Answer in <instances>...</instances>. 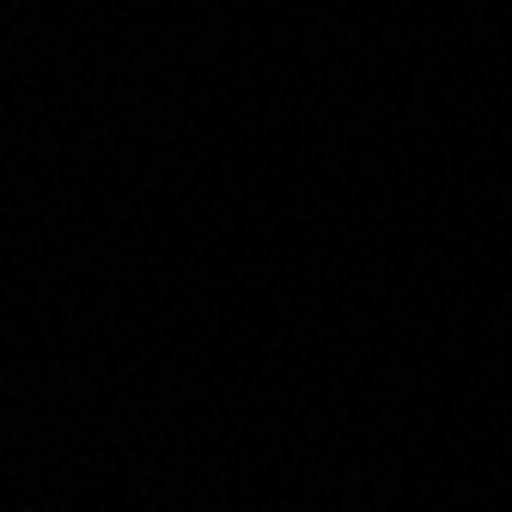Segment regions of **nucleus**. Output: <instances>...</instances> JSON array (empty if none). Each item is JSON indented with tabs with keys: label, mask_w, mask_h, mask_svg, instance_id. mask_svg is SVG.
<instances>
[]
</instances>
